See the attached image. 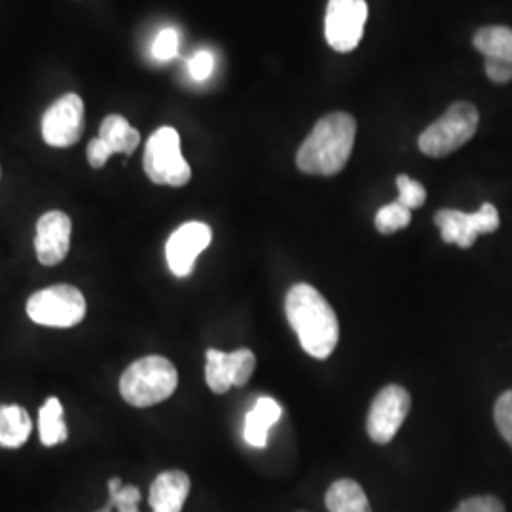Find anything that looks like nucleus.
<instances>
[{"instance_id": "obj_1", "label": "nucleus", "mask_w": 512, "mask_h": 512, "mask_svg": "<svg viewBox=\"0 0 512 512\" xmlns=\"http://www.w3.org/2000/svg\"><path fill=\"white\" fill-rule=\"evenodd\" d=\"M285 313L302 349L313 359H329L338 346L340 325L327 298L308 283H298L287 293Z\"/></svg>"}, {"instance_id": "obj_2", "label": "nucleus", "mask_w": 512, "mask_h": 512, "mask_svg": "<svg viewBox=\"0 0 512 512\" xmlns=\"http://www.w3.org/2000/svg\"><path fill=\"white\" fill-rule=\"evenodd\" d=\"M357 122L348 112H330L317 120L296 152V165L306 175H338L351 158Z\"/></svg>"}, {"instance_id": "obj_3", "label": "nucleus", "mask_w": 512, "mask_h": 512, "mask_svg": "<svg viewBox=\"0 0 512 512\" xmlns=\"http://www.w3.org/2000/svg\"><path fill=\"white\" fill-rule=\"evenodd\" d=\"M179 385V372L162 355H148L126 368L120 378V395L135 408H148L167 401Z\"/></svg>"}, {"instance_id": "obj_4", "label": "nucleus", "mask_w": 512, "mask_h": 512, "mask_svg": "<svg viewBox=\"0 0 512 512\" xmlns=\"http://www.w3.org/2000/svg\"><path fill=\"white\" fill-rule=\"evenodd\" d=\"M478 129V110L475 105L459 101L433 122L420 135L418 147L425 156L444 158L467 145Z\"/></svg>"}, {"instance_id": "obj_5", "label": "nucleus", "mask_w": 512, "mask_h": 512, "mask_svg": "<svg viewBox=\"0 0 512 512\" xmlns=\"http://www.w3.org/2000/svg\"><path fill=\"white\" fill-rule=\"evenodd\" d=\"M86 298L73 285L40 289L27 300V315L40 327L71 329L86 317Z\"/></svg>"}, {"instance_id": "obj_6", "label": "nucleus", "mask_w": 512, "mask_h": 512, "mask_svg": "<svg viewBox=\"0 0 512 512\" xmlns=\"http://www.w3.org/2000/svg\"><path fill=\"white\" fill-rule=\"evenodd\" d=\"M145 173L154 184L184 186L192 179V169L181 152V137L175 128L156 129L145 148Z\"/></svg>"}, {"instance_id": "obj_7", "label": "nucleus", "mask_w": 512, "mask_h": 512, "mask_svg": "<svg viewBox=\"0 0 512 512\" xmlns=\"http://www.w3.org/2000/svg\"><path fill=\"white\" fill-rule=\"evenodd\" d=\"M412 397L403 385H387L370 404L366 433L376 444H389L403 427L410 412Z\"/></svg>"}, {"instance_id": "obj_8", "label": "nucleus", "mask_w": 512, "mask_h": 512, "mask_svg": "<svg viewBox=\"0 0 512 512\" xmlns=\"http://www.w3.org/2000/svg\"><path fill=\"white\" fill-rule=\"evenodd\" d=\"M366 19V0H329L325 16V38L330 48L340 54L353 52L365 33Z\"/></svg>"}, {"instance_id": "obj_9", "label": "nucleus", "mask_w": 512, "mask_h": 512, "mask_svg": "<svg viewBox=\"0 0 512 512\" xmlns=\"http://www.w3.org/2000/svg\"><path fill=\"white\" fill-rule=\"evenodd\" d=\"M440 236L446 243L469 249L482 234H494L499 228V213L492 203H484L476 213H463L458 209H442L435 215Z\"/></svg>"}, {"instance_id": "obj_10", "label": "nucleus", "mask_w": 512, "mask_h": 512, "mask_svg": "<svg viewBox=\"0 0 512 512\" xmlns=\"http://www.w3.org/2000/svg\"><path fill=\"white\" fill-rule=\"evenodd\" d=\"M84 133V101L76 93L59 97L42 116V139L54 148L73 147Z\"/></svg>"}, {"instance_id": "obj_11", "label": "nucleus", "mask_w": 512, "mask_h": 512, "mask_svg": "<svg viewBox=\"0 0 512 512\" xmlns=\"http://www.w3.org/2000/svg\"><path fill=\"white\" fill-rule=\"evenodd\" d=\"M205 382L217 395H224L230 387H243L251 380L256 368L255 353L251 349H236L224 353L219 349H207L205 353Z\"/></svg>"}, {"instance_id": "obj_12", "label": "nucleus", "mask_w": 512, "mask_h": 512, "mask_svg": "<svg viewBox=\"0 0 512 512\" xmlns=\"http://www.w3.org/2000/svg\"><path fill=\"white\" fill-rule=\"evenodd\" d=\"M213 232L205 222H186L179 226L165 245L167 266L175 277H188L194 272L196 258L211 245Z\"/></svg>"}, {"instance_id": "obj_13", "label": "nucleus", "mask_w": 512, "mask_h": 512, "mask_svg": "<svg viewBox=\"0 0 512 512\" xmlns=\"http://www.w3.org/2000/svg\"><path fill=\"white\" fill-rule=\"evenodd\" d=\"M476 50L484 55V69L495 84L512 82V29L505 25L482 27L473 38Z\"/></svg>"}, {"instance_id": "obj_14", "label": "nucleus", "mask_w": 512, "mask_h": 512, "mask_svg": "<svg viewBox=\"0 0 512 512\" xmlns=\"http://www.w3.org/2000/svg\"><path fill=\"white\" fill-rule=\"evenodd\" d=\"M73 222L63 211H48L37 222L35 251L42 266L61 264L71 249Z\"/></svg>"}, {"instance_id": "obj_15", "label": "nucleus", "mask_w": 512, "mask_h": 512, "mask_svg": "<svg viewBox=\"0 0 512 512\" xmlns=\"http://www.w3.org/2000/svg\"><path fill=\"white\" fill-rule=\"evenodd\" d=\"M190 494V476L184 471H164L154 478L148 492L152 512H183Z\"/></svg>"}, {"instance_id": "obj_16", "label": "nucleus", "mask_w": 512, "mask_h": 512, "mask_svg": "<svg viewBox=\"0 0 512 512\" xmlns=\"http://www.w3.org/2000/svg\"><path fill=\"white\" fill-rule=\"evenodd\" d=\"M281 418V406L272 397H260L245 418L243 437L253 448L268 446V433Z\"/></svg>"}, {"instance_id": "obj_17", "label": "nucleus", "mask_w": 512, "mask_h": 512, "mask_svg": "<svg viewBox=\"0 0 512 512\" xmlns=\"http://www.w3.org/2000/svg\"><path fill=\"white\" fill-rule=\"evenodd\" d=\"M33 431V421L25 408L18 404L0 406V446L8 450L21 448Z\"/></svg>"}, {"instance_id": "obj_18", "label": "nucleus", "mask_w": 512, "mask_h": 512, "mask_svg": "<svg viewBox=\"0 0 512 512\" xmlns=\"http://www.w3.org/2000/svg\"><path fill=\"white\" fill-rule=\"evenodd\" d=\"M325 505L329 512H372L365 490L351 478H340L330 484Z\"/></svg>"}, {"instance_id": "obj_19", "label": "nucleus", "mask_w": 512, "mask_h": 512, "mask_svg": "<svg viewBox=\"0 0 512 512\" xmlns=\"http://www.w3.org/2000/svg\"><path fill=\"white\" fill-rule=\"evenodd\" d=\"M99 139H103L114 154L131 156L141 143V133L137 129L131 128L124 116L110 114L103 120V124L99 128Z\"/></svg>"}, {"instance_id": "obj_20", "label": "nucleus", "mask_w": 512, "mask_h": 512, "mask_svg": "<svg viewBox=\"0 0 512 512\" xmlns=\"http://www.w3.org/2000/svg\"><path fill=\"white\" fill-rule=\"evenodd\" d=\"M38 433H40V442L46 448H54L57 444H63L65 440L69 439L63 404L57 397H50L46 403L40 406Z\"/></svg>"}, {"instance_id": "obj_21", "label": "nucleus", "mask_w": 512, "mask_h": 512, "mask_svg": "<svg viewBox=\"0 0 512 512\" xmlns=\"http://www.w3.org/2000/svg\"><path fill=\"white\" fill-rule=\"evenodd\" d=\"M412 220V211L399 202L387 203L376 215V230L384 236H391L406 228Z\"/></svg>"}, {"instance_id": "obj_22", "label": "nucleus", "mask_w": 512, "mask_h": 512, "mask_svg": "<svg viewBox=\"0 0 512 512\" xmlns=\"http://www.w3.org/2000/svg\"><path fill=\"white\" fill-rule=\"evenodd\" d=\"M397 188H399V200L397 202L404 205L406 209H420L421 205L427 200V190L423 184L410 179L408 175H399L397 177Z\"/></svg>"}, {"instance_id": "obj_23", "label": "nucleus", "mask_w": 512, "mask_h": 512, "mask_svg": "<svg viewBox=\"0 0 512 512\" xmlns=\"http://www.w3.org/2000/svg\"><path fill=\"white\" fill-rule=\"evenodd\" d=\"M495 425L501 433V437L509 442L512 448V389L505 391L494 408Z\"/></svg>"}, {"instance_id": "obj_24", "label": "nucleus", "mask_w": 512, "mask_h": 512, "mask_svg": "<svg viewBox=\"0 0 512 512\" xmlns=\"http://www.w3.org/2000/svg\"><path fill=\"white\" fill-rule=\"evenodd\" d=\"M139 501H141V490L133 484L122 486L116 492H109V507L118 512H141Z\"/></svg>"}, {"instance_id": "obj_25", "label": "nucleus", "mask_w": 512, "mask_h": 512, "mask_svg": "<svg viewBox=\"0 0 512 512\" xmlns=\"http://www.w3.org/2000/svg\"><path fill=\"white\" fill-rule=\"evenodd\" d=\"M179 54V33L175 29H164L152 44V55L158 61H169Z\"/></svg>"}, {"instance_id": "obj_26", "label": "nucleus", "mask_w": 512, "mask_h": 512, "mask_svg": "<svg viewBox=\"0 0 512 512\" xmlns=\"http://www.w3.org/2000/svg\"><path fill=\"white\" fill-rule=\"evenodd\" d=\"M454 512H505V505L495 495H475L461 501Z\"/></svg>"}, {"instance_id": "obj_27", "label": "nucleus", "mask_w": 512, "mask_h": 512, "mask_svg": "<svg viewBox=\"0 0 512 512\" xmlns=\"http://www.w3.org/2000/svg\"><path fill=\"white\" fill-rule=\"evenodd\" d=\"M188 69H190V76H192L194 80H198V82L207 80V78L211 76V73H213V69H215V57H213L211 52L202 50V52H198V54L190 59Z\"/></svg>"}, {"instance_id": "obj_28", "label": "nucleus", "mask_w": 512, "mask_h": 512, "mask_svg": "<svg viewBox=\"0 0 512 512\" xmlns=\"http://www.w3.org/2000/svg\"><path fill=\"white\" fill-rule=\"evenodd\" d=\"M110 156H114V152L110 150L109 145L103 139L95 137V139L90 141V145H88V162H90L93 169L105 167V164L110 160Z\"/></svg>"}, {"instance_id": "obj_29", "label": "nucleus", "mask_w": 512, "mask_h": 512, "mask_svg": "<svg viewBox=\"0 0 512 512\" xmlns=\"http://www.w3.org/2000/svg\"><path fill=\"white\" fill-rule=\"evenodd\" d=\"M99 512H112V509H110L109 505H107V507H105V509H101V511Z\"/></svg>"}]
</instances>
